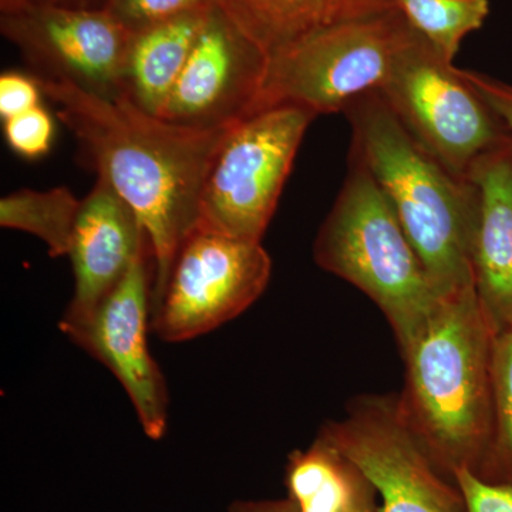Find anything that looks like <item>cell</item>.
<instances>
[{"label": "cell", "mask_w": 512, "mask_h": 512, "mask_svg": "<svg viewBox=\"0 0 512 512\" xmlns=\"http://www.w3.org/2000/svg\"><path fill=\"white\" fill-rule=\"evenodd\" d=\"M376 495V490L367 494L365 500L362 501V504L359 505L356 512H377Z\"/></svg>", "instance_id": "28"}, {"label": "cell", "mask_w": 512, "mask_h": 512, "mask_svg": "<svg viewBox=\"0 0 512 512\" xmlns=\"http://www.w3.org/2000/svg\"><path fill=\"white\" fill-rule=\"evenodd\" d=\"M416 35L399 9L311 33L268 57L254 114L278 106L343 113L383 86Z\"/></svg>", "instance_id": "5"}, {"label": "cell", "mask_w": 512, "mask_h": 512, "mask_svg": "<svg viewBox=\"0 0 512 512\" xmlns=\"http://www.w3.org/2000/svg\"><path fill=\"white\" fill-rule=\"evenodd\" d=\"M397 8L420 36L453 63L464 37L484 25L488 0H396Z\"/></svg>", "instance_id": "19"}, {"label": "cell", "mask_w": 512, "mask_h": 512, "mask_svg": "<svg viewBox=\"0 0 512 512\" xmlns=\"http://www.w3.org/2000/svg\"><path fill=\"white\" fill-rule=\"evenodd\" d=\"M36 79L82 144L97 177L130 205L143 225L153 254V308L175 256L198 228L205 178L231 127L175 126L126 97L109 99L73 84Z\"/></svg>", "instance_id": "1"}, {"label": "cell", "mask_w": 512, "mask_h": 512, "mask_svg": "<svg viewBox=\"0 0 512 512\" xmlns=\"http://www.w3.org/2000/svg\"><path fill=\"white\" fill-rule=\"evenodd\" d=\"M316 117L303 107L278 106L229 128L205 178L198 228L261 242Z\"/></svg>", "instance_id": "6"}, {"label": "cell", "mask_w": 512, "mask_h": 512, "mask_svg": "<svg viewBox=\"0 0 512 512\" xmlns=\"http://www.w3.org/2000/svg\"><path fill=\"white\" fill-rule=\"evenodd\" d=\"M285 485L298 512H356L375 490L362 471L320 433L306 450L289 454Z\"/></svg>", "instance_id": "17"}, {"label": "cell", "mask_w": 512, "mask_h": 512, "mask_svg": "<svg viewBox=\"0 0 512 512\" xmlns=\"http://www.w3.org/2000/svg\"><path fill=\"white\" fill-rule=\"evenodd\" d=\"M229 512H298L289 498L285 500L235 501Z\"/></svg>", "instance_id": "26"}, {"label": "cell", "mask_w": 512, "mask_h": 512, "mask_svg": "<svg viewBox=\"0 0 512 512\" xmlns=\"http://www.w3.org/2000/svg\"><path fill=\"white\" fill-rule=\"evenodd\" d=\"M313 258L376 303L400 352L443 302L392 205L353 151L345 183L316 235Z\"/></svg>", "instance_id": "4"}, {"label": "cell", "mask_w": 512, "mask_h": 512, "mask_svg": "<svg viewBox=\"0 0 512 512\" xmlns=\"http://www.w3.org/2000/svg\"><path fill=\"white\" fill-rule=\"evenodd\" d=\"M266 66L268 56L217 5L158 117L198 130L235 126L254 114Z\"/></svg>", "instance_id": "12"}, {"label": "cell", "mask_w": 512, "mask_h": 512, "mask_svg": "<svg viewBox=\"0 0 512 512\" xmlns=\"http://www.w3.org/2000/svg\"><path fill=\"white\" fill-rule=\"evenodd\" d=\"M493 436L476 476L512 485V332L497 336L493 352Z\"/></svg>", "instance_id": "20"}, {"label": "cell", "mask_w": 512, "mask_h": 512, "mask_svg": "<svg viewBox=\"0 0 512 512\" xmlns=\"http://www.w3.org/2000/svg\"><path fill=\"white\" fill-rule=\"evenodd\" d=\"M377 92L414 140L458 177L468 178L480 158L512 138L461 69L419 33Z\"/></svg>", "instance_id": "7"}, {"label": "cell", "mask_w": 512, "mask_h": 512, "mask_svg": "<svg viewBox=\"0 0 512 512\" xmlns=\"http://www.w3.org/2000/svg\"><path fill=\"white\" fill-rule=\"evenodd\" d=\"M147 249H151L150 241L136 212L97 177L93 190L82 201L74 227L69 251L74 292L60 319V330L83 325L92 318Z\"/></svg>", "instance_id": "13"}, {"label": "cell", "mask_w": 512, "mask_h": 512, "mask_svg": "<svg viewBox=\"0 0 512 512\" xmlns=\"http://www.w3.org/2000/svg\"><path fill=\"white\" fill-rule=\"evenodd\" d=\"M495 336L476 289L443 299L403 350L400 413L437 470L476 474L493 436Z\"/></svg>", "instance_id": "2"}, {"label": "cell", "mask_w": 512, "mask_h": 512, "mask_svg": "<svg viewBox=\"0 0 512 512\" xmlns=\"http://www.w3.org/2000/svg\"><path fill=\"white\" fill-rule=\"evenodd\" d=\"M106 0H0L2 12H9L25 6L60 5L76 6V8H101Z\"/></svg>", "instance_id": "27"}, {"label": "cell", "mask_w": 512, "mask_h": 512, "mask_svg": "<svg viewBox=\"0 0 512 512\" xmlns=\"http://www.w3.org/2000/svg\"><path fill=\"white\" fill-rule=\"evenodd\" d=\"M82 201L66 187L19 190L0 200V225L28 232L45 242L49 255H69Z\"/></svg>", "instance_id": "18"}, {"label": "cell", "mask_w": 512, "mask_h": 512, "mask_svg": "<svg viewBox=\"0 0 512 512\" xmlns=\"http://www.w3.org/2000/svg\"><path fill=\"white\" fill-rule=\"evenodd\" d=\"M266 56L320 29L397 8L396 0H215Z\"/></svg>", "instance_id": "15"}, {"label": "cell", "mask_w": 512, "mask_h": 512, "mask_svg": "<svg viewBox=\"0 0 512 512\" xmlns=\"http://www.w3.org/2000/svg\"><path fill=\"white\" fill-rule=\"evenodd\" d=\"M343 114L352 128L350 151L386 195L441 298L474 289L478 195L471 178L451 173L421 147L377 90L357 97Z\"/></svg>", "instance_id": "3"}, {"label": "cell", "mask_w": 512, "mask_h": 512, "mask_svg": "<svg viewBox=\"0 0 512 512\" xmlns=\"http://www.w3.org/2000/svg\"><path fill=\"white\" fill-rule=\"evenodd\" d=\"M215 5V0H106L101 8L109 10L133 35L190 13L210 10Z\"/></svg>", "instance_id": "21"}, {"label": "cell", "mask_w": 512, "mask_h": 512, "mask_svg": "<svg viewBox=\"0 0 512 512\" xmlns=\"http://www.w3.org/2000/svg\"><path fill=\"white\" fill-rule=\"evenodd\" d=\"M42 87L36 77L19 72L0 76V116L12 119L19 114L42 106Z\"/></svg>", "instance_id": "24"}, {"label": "cell", "mask_w": 512, "mask_h": 512, "mask_svg": "<svg viewBox=\"0 0 512 512\" xmlns=\"http://www.w3.org/2000/svg\"><path fill=\"white\" fill-rule=\"evenodd\" d=\"M454 480L467 512H512V485L487 483L470 470H458Z\"/></svg>", "instance_id": "23"}, {"label": "cell", "mask_w": 512, "mask_h": 512, "mask_svg": "<svg viewBox=\"0 0 512 512\" xmlns=\"http://www.w3.org/2000/svg\"><path fill=\"white\" fill-rule=\"evenodd\" d=\"M382 497L380 512H467L456 481L437 470L400 413L396 394H362L319 430Z\"/></svg>", "instance_id": "9"}, {"label": "cell", "mask_w": 512, "mask_h": 512, "mask_svg": "<svg viewBox=\"0 0 512 512\" xmlns=\"http://www.w3.org/2000/svg\"><path fill=\"white\" fill-rule=\"evenodd\" d=\"M461 74L500 116L512 137V84L471 70H461Z\"/></svg>", "instance_id": "25"}, {"label": "cell", "mask_w": 512, "mask_h": 512, "mask_svg": "<svg viewBox=\"0 0 512 512\" xmlns=\"http://www.w3.org/2000/svg\"><path fill=\"white\" fill-rule=\"evenodd\" d=\"M214 8L133 33L124 63L121 96L138 109L160 116Z\"/></svg>", "instance_id": "16"}, {"label": "cell", "mask_w": 512, "mask_h": 512, "mask_svg": "<svg viewBox=\"0 0 512 512\" xmlns=\"http://www.w3.org/2000/svg\"><path fill=\"white\" fill-rule=\"evenodd\" d=\"M8 146L18 156L35 160L46 156L55 138V121L43 106L3 121Z\"/></svg>", "instance_id": "22"}, {"label": "cell", "mask_w": 512, "mask_h": 512, "mask_svg": "<svg viewBox=\"0 0 512 512\" xmlns=\"http://www.w3.org/2000/svg\"><path fill=\"white\" fill-rule=\"evenodd\" d=\"M151 285L153 254L147 249L92 318L62 333L113 373L126 390L146 436L160 440L167 433L168 390L148 349Z\"/></svg>", "instance_id": "11"}, {"label": "cell", "mask_w": 512, "mask_h": 512, "mask_svg": "<svg viewBox=\"0 0 512 512\" xmlns=\"http://www.w3.org/2000/svg\"><path fill=\"white\" fill-rule=\"evenodd\" d=\"M2 35L39 79L116 99L131 33L104 8L33 5L2 12Z\"/></svg>", "instance_id": "10"}, {"label": "cell", "mask_w": 512, "mask_h": 512, "mask_svg": "<svg viewBox=\"0 0 512 512\" xmlns=\"http://www.w3.org/2000/svg\"><path fill=\"white\" fill-rule=\"evenodd\" d=\"M468 177L478 195L471 247L474 289L497 338L512 332V138L480 158Z\"/></svg>", "instance_id": "14"}, {"label": "cell", "mask_w": 512, "mask_h": 512, "mask_svg": "<svg viewBox=\"0 0 512 512\" xmlns=\"http://www.w3.org/2000/svg\"><path fill=\"white\" fill-rule=\"evenodd\" d=\"M271 274V256L261 242L197 228L151 308V330L168 343L210 333L258 301Z\"/></svg>", "instance_id": "8"}]
</instances>
